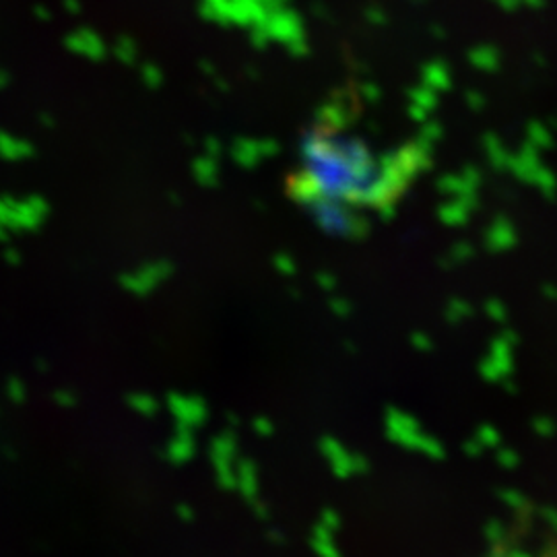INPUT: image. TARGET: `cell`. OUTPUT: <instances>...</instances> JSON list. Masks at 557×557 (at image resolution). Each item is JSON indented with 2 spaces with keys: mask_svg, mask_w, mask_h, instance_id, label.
Masks as SVG:
<instances>
[{
  "mask_svg": "<svg viewBox=\"0 0 557 557\" xmlns=\"http://www.w3.org/2000/svg\"><path fill=\"white\" fill-rule=\"evenodd\" d=\"M416 151L380 158L363 140L322 122L301 147L294 190L299 200L333 207H382L397 199L416 172Z\"/></svg>",
  "mask_w": 557,
  "mask_h": 557,
  "instance_id": "cell-1",
  "label": "cell"
}]
</instances>
